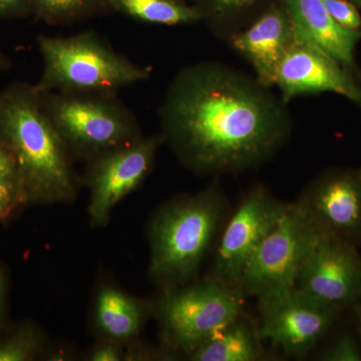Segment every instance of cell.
<instances>
[{
	"mask_svg": "<svg viewBox=\"0 0 361 361\" xmlns=\"http://www.w3.org/2000/svg\"><path fill=\"white\" fill-rule=\"evenodd\" d=\"M257 78L205 61L186 66L159 108L164 142L194 174H234L270 161L290 137V114Z\"/></svg>",
	"mask_w": 361,
	"mask_h": 361,
	"instance_id": "1",
	"label": "cell"
},
{
	"mask_svg": "<svg viewBox=\"0 0 361 361\" xmlns=\"http://www.w3.org/2000/svg\"><path fill=\"white\" fill-rule=\"evenodd\" d=\"M0 142L13 156L28 205L75 198L78 178L73 156L35 85H18L0 94Z\"/></svg>",
	"mask_w": 361,
	"mask_h": 361,
	"instance_id": "2",
	"label": "cell"
},
{
	"mask_svg": "<svg viewBox=\"0 0 361 361\" xmlns=\"http://www.w3.org/2000/svg\"><path fill=\"white\" fill-rule=\"evenodd\" d=\"M227 212V198L217 182L157 210L148 229L149 277L161 290L198 279Z\"/></svg>",
	"mask_w": 361,
	"mask_h": 361,
	"instance_id": "3",
	"label": "cell"
},
{
	"mask_svg": "<svg viewBox=\"0 0 361 361\" xmlns=\"http://www.w3.org/2000/svg\"><path fill=\"white\" fill-rule=\"evenodd\" d=\"M37 45L44 71L39 92H108L148 80L149 68L137 65L111 49L97 33L73 37L39 35Z\"/></svg>",
	"mask_w": 361,
	"mask_h": 361,
	"instance_id": "4",
	"label": "cell"
},
{
	"mask_svg": "<svg viewBox=\"0 0 361 361\" xmlns=\"http://www.w3.org/2000/svg\"><path fill=\"white\" fill-rule=\"evenodd\" d=\"M71 155L89 161L142 137L137 116L108 92H40Z\"/></svg>",
	"mask_w": 361,
	"mask_h": 361,
	"instance_id": "5",
	"label": "cell"
},
{
	"mask_svg": "<svg viewBox=\"0 0 361 361\" xmlns=\"http://www.w3.org/2000/svg\"><path fill=\"white\" fill-rule=\"evenodd\" d=\"M155 305L161 351L187 356L242 314L244 295L239 287L205 277L163 289Z\"/></svg>",
	"mask_w": 361,
	"mask_h": 361,
	"instance_id": "6",
	"label": "cell"
},
{
	"mask_svg": "<svg viewBox=\"0 0 361 361\" xmlns=\"http://www.w3.org/2000/svg\"><path fill=\"white\" fill-rule=\"evenodd\" d=\"M319 234L296 201L287 204L247 265L239 288L257 299L295 288L299 272Z\"/></svg>",
	"mask_w": 361,
	"mask_h": 361,
	"instance_id": "7",
	"label": "cell"
},
{
	"mask_svg": "<svg viewBox=\"0 0 361 361\" xmlns=\"http://www.w3.org/2000/svg\"><path fill=\"white\" fill-rule=\"evenodd\" d=\"M258 330L262 341L295 358L312 351L343 313L296 288L258 299Z\"/></svg>",
	"mask_w": 361,
	"mask_h": 361,
	"instance_id": "8",
	"label": "cell"
},
{
	"mask_svg": "<svg viewBox=\"0 0 361 361\" xmlns=\"http://www.w3.org/2000/svg\"><path fill=\"white\" fill-rule=\"evenodd\" d=\"M286 207V203L277 200L264 187L251 189L221 229L208 277L239 287L247 265Z\"/></svg>",
	"mask_w": 361,
	"mask_h": 361,
	"instance_id": "9",
	"label": "cell"
},
{
	"mask_svg": "<svg viewBox=\"0 0 361 361\" xmlns=\"http://www.w3.org/2000/svg\"><path fill=\"white\" fill-rule=\"evenodd\" d=\"M164 144L161 134L148 135L87 161V213L92 227L106 225L114 208L148 177Z\"/></svg>",
	"mask_w": 361,
	"mask_h": 361,
	"instance_id": "10",
	"label": "cell"
},
{
	"mask_svg": "<svg viewBox=\"0 0 361 361\" xmlns=\"http://www.w3.org/2000/svg\"><path fill=\"white\" fill-rule=\"evenodd\" d=\"M295 288L342 312L350 310L361 300L357 247L320 233L299 272Z\"/></svg>",
	"mask_w": 361,
	"mask_h": 361,
	"instance_id": "11",
	"label": "cell"
},
{
	"mask_svg": "<svg viewBox=\"0 0 361 361\" xmlns=\"http://www.w3.org/2000/svg\"><path fill=\"white\" fill-rule=\"evenodd\" d=\"M296 202L318 232L361 246V173L336 171L320 176Z\"/></svg>",
	"mask_w": 361,
	"mask_h": 361,
	"instance_id": "12",
	"label": "cell"
},
{
	"mask_svg": "<svg viewBox=\"0 0 361 361\" xmlns=\"http://www.w3.org/2000/svg\"><path fill=\"white\" fill-rule=\"evenodd\" d=\"M338 61L314 45L297 39L275 73L274 85L288 104L301 94L331 92L361 104V89Z\"/></svg>",
	"mask_w": 361,
	"mask_h": 361,
	"instance_id": "13",
	"label": "cell"
},
{
	"mask_svg": "<svg viewBox=\"0 0 361 361\" xmlns=\"http://www.w3.org/2000/svg\"><path fill=\"white\" fill-rule=\"evenodd\" d=\"M297 37L288 11L271 9L244 32L232 37V45L251 63L258 82L274 85L277 66Z\"/></svg>",
	"mask_w": 361,
	"mask_h": 361,
	"instance_id": "14",
	"label": "cell"
},
{
	"mask_svg": "<svg viewBox=\"0 0 361 361\" xmlns=\"http://www.w3.org/2000/svg\"><path fill=\"white\" fill-rule=\"evenodd\" d=\"M297 39L314 45L341 65L353 66L360 30H349L331 18L323 0H285Z\"/></svg>",
	"mask_w": 361,
	"mask_h": 361,
	"instance_id": "15",
	"label": "cell"
},
{
	"mask_svg": "<svg viewBox=\"0 0 361 361\" xmlns=\"http://www.w3.org/2000/svg\"><path fill=\"white\" fill-rule=\"evenodd\" d=\"M155 315V305L126 293L118 287L104 286L94 302V322L103 338L127 344L141 334Z\"/></svg>",
	"mask_w": 361,
	"mask_h": 361,
	"instance_id": "16",
	"label": "cell"
},
{
	"mask_svg": "<svg viewBox=\"0 0 361 361\" xmlns=\"http://www.w3.org/2000/svg\"><path fill=\"white\" fill-rule=\"evenodd\" d=\"M264 356L258 325L242 313L186 357L192 361H257Z\"/></svg>",
	"mask_w": 361,
	"mask_h": 361,
	"instance_id": "17",
	"label": "cell"
},
{
	"mask_svg": "<svg viewBox=\"0 0 361 361\" xmlns=\"http://www.w3.org/2000/svg\"><path fill=\"white\" fill-rule=\"evenodd\" d=\"M118 11L135 20L161 25H179L201 20L202 13L175 0H110Z\"/></svg>",
	"mask_w": 361,
	"mask_h": 361,
	"instance_id": "18",
	"label": "cell"
},
{
	"mask_svg": "<svg viewBox=\"0 0 361 361\" xmlns=\"http://www.w3.org/2000/svg\"><path fill=\"white\" fill-rule=\"evenodd\" d=\"M47 348L44 332L32 322H23L0 336V361L37 360Z\"/></svg>",
	"mask_w": 361,
	"mask_h": 361,
	"instance_id": "19",
	"label": "cell"
},
{
	"mask_svg": "<svg viewBox=\"0 0 361 361\" xmlns=\"http://www.w3.org/2000/svg\"><path fill=\"white\" fill-rule=\"evenodd\" d=\"M42 18L52 25H65L84 18L99 0H33Z\"/></svg>",
	"mask_w": 361,
	"mask_h": 361,
	"instance_id": "20",
	"label": "cell"
},
{
	"mask_svg": "<svg viewBox=\"0 0 361 361\" xmlns=\"http://www.w3.org/2000/svg\"><path fill=\"white\" fill-rule=\"evenodd\" d=\"M322 361H361V345L349 332H341L322 346L316 355Z\"/></svg>",
	"mask_w": 361,
	"mask_h": 361,
	"instance_id": "21",
	"label": "cell"
},
{
	"mask_svg": "<svg viewBox=\"0 0 361 361\" xmlns=\"http://www.w3.org/2000/svg\"><path fill=\"white\" fill-rule=\"evenodd\" d=\"M25 205L27 200L18 173L0 176V221L9 219Z\"/></svg>",
	"mask_w": 361,
	"mask_h": 361,
	"instance_id": "22",
	"label": "cell"
},
{
	"mask_svg": "<svg viewBox=\"0 0 361 361\" xmlns=\"http://www.w3.org/2000/svg\"><path fill=\"white\" fill-rule=\"evenodd\" d=\"M325 7L331 18L349 30H360L361 26L360 14L355 4L348 0H323Z\"/></svg>",
	"mask_w": 361,
	"mask_h": 361,
	"instance_id": "23",
	"label": "cell"
},
{
	"mask_svg": "<svg viewBox=\"0 0 361 361\" xmlns=\"http://www.w3.org/2000/svg\"><path fill=\"white\" fill-rule=\"evenodd\" d=\"M128 344V343H127ZM125 343L103 338L89 356L90 361H120L127 360Z\"/></svg>",
	"mask_w": 361,
	"mask_h": 361,
	"instance_id": "24",
	"label": "cell"
},
{
	"mask_svg": "<svg viewBox=\"0 0 361 361\" xmlns=\"http://www.w3.org/2000/svg\"><path fill=\"white\" fill-rule=\"evenodd\" d=\"M18 173L16 161L11 152L0 142V176Z\"/></svg>",
	"mask_w": 361,
	"mask_h": 361,
	"instance_id": "25",
	"label": "cell"
},
{
	"mask_svg": "<svg viewBox=\"0 0 361 361\" xmlns=\"http://www.w3.org/2000/svg\"><path fill=\"white\" fill-rule=\"evenodd\" d=\"M7 280L6 273L0 266V330L4 329L7 310Z\"/></svg>",
	"mask_w": 361,
	"mask_h": 361,
	"instance_id": "26",
	"label": "cell"
},
{
	"mask_svg": "<svg viewBox=\"0 0 361 361\" xmlns=\"http://www.w3.org/2000/svg\"><path fill=\"white\" fill-rule=\"evenodd\" d=\"M214 4L217 6L220 11H239L249 4H252L253 0H212Z\"/></svg>",
	"mask_w": 361,
	"mask_h": 361,
	"instance_id": "27",
	"label": "cell"
},
{
	"mask_svg": "<svg viewBox=\"0 0 361 361\" xmlns=\"http://www.w3.org/2000/svg\"><path fill=\"white\" fill-rule=\"evenodd\" d=\"M349 311L353 314V322H355V329L357 331L358 341L361 345V300L356 302Z\"/></svg>",
	"mask_w": 361,
	"mask_h": 361,
	"instance_id": "28",
	"label": "cell"
},
{
	"mask_svg": "<svg viewBox=\"0 0 361 361\" xmlns=\"http://www.w3.org/2000/svg\"><path fill=\"white\" fill-rule=\"evenodd\" d=\"M23 0H0V13L16 11Z\"/></svg>",
	"mask_w": 361,
	"mask_h": 361,
	"instance_id": "29",
	"label": "cell"
},
{
	"mask_svg": "<svg viewBox=\"0 0 361 361\" xmlns=\"http://www.w3.org/2000/svg\"><path fill=\"white\" fill-rule=\"evenodd\" d=\"M351 1L355 2V4H360V6H361V0H351Z\"/></svg>",
	"mask_w": 361,
	"mask_h": 361,
	"instance_id": "30",
	"label": "cell"
}]
</instances>
